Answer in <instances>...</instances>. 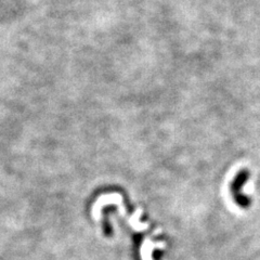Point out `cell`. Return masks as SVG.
I'll list each match as a JSON object with an SVG mask.
<instances>
[{
  "mask_svg": "<svg viewBox=\"0 0 260 260\" xmlns=\"http://www.w3.org/2000/svg\"><path fill=\"white\" fill-rule=\"evenodd\" d=\"M248 178L249 172L247 169H243L241 172H239V174L234 178V180L232 181L231 184V193L234 202L237 203L240 207L245 209L251 205V200L242 193L243 186L248 180Z\"/></svg>",
  "mask_w": 260,
  "mask_h": 260,
  "instance_id": "obj_1",
  "label": "cell"
}]
</instances>
